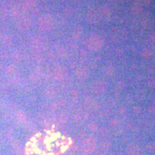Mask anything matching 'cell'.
I'll use <instances>...</instances> for the list:
<instances>
[{
  "label": "cell",
  "instance_id": "obj_4",
  "mask_svg": "<svg viewBox=\"0 0 155 155\" xmlns=\"http://www.w3.org/2000/svg\"><path fill=\"white\" fill-rule=\"evenodd\" d=\"M146 149L149 152H154L155 151V142L152 144H147L146 145Z\"/></svg>",
  "mask_w": 155,
  "mask_h": 155
},
{
  "label": "cell",
  "instance_id": "obj_1",
  "mask_svg": "<svg viewBox=\"0 0 155 155\" xmlns=\"http://www.w3.org/2000/svg\"><path fill=\"white\" fill-rule=\"evenodd\" d=\"M96 147H97V145L93 138H88L83 142V149L84 153L90 154V153L96 150Z\"/></svg>",
  "mask_w": 155,
  "mask_h": 155
},
{
  "label": "cell",
  "instance_id": "obj_2",
  "mask_svg": "<svg viewBox=\"0 0 155 155\" xmlns=\"http://www.w3.org/2000/svg\"><path fill=\"white\" fill-rule=\"evenodd\" d=\"M126 152L128 155H139L140 154L139 146L134 143L128 144L126 147Z\"/></svg>",
  "mask_w": 155,
  "mask_h": 155
},
{
  "label": "cell",
  "instance_id": "obj_5",
  "mask_svg": "<svg viewBox=\"0 0 155 155\" xmlns=\"http://www.w3.org/2000/svg\"><path fill=\"white\" fill-rule=\"evenodd\" d=\"M90 128L92 132H95V131H96V129H97V127H96V126H90Z\"/></svg>",
  "mask_w": 155,
  "mask_h": 155
},
{
  "label": "cell",
  "instance_id": "obj_3",
  "mask_svg": "<svg viewBox=\"0 0 155 155\" xmlns=\"http://www.w3.org/2000/svg\"><path fill=\"white\" fill-rule=\"evenodd\" d=\"M111 147V143L109 141H103V142L100 143V149H102L104 152H107V151L109 150Z\"/></svg>",
  "mask_w": 155,
  "mask_h": 155
}]
</instances>
